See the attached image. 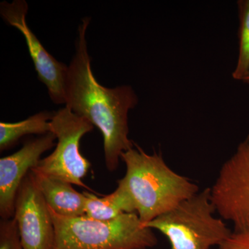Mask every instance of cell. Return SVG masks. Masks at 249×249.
I'll list each match as a JSON object with an SVG mask.
<instances>
[{"label":"cell","instance_id":"obj_1","mask_svg":"<svg viewBox=\"0 0 249 249\" xmlns=\"http://www.w3.org/2000/svg\"><path fill=\"white\" fill-rule=\"evenodd\" d=\"M90 18H85L78 27L65 83V106L101 131L106 167L113 172L121 155L134 147L129 139L128 113L138 104V97L129 85L106 88L95 78L86 38Z\"/></svg>","mask_w":249,"mask_h":249},{"label":"cell","instance_id":"obj_2","mask_svg":"<svg viewBox=\"0 0 249 249\" xmlns=\"http://www.w3.org/2000/svg\"><path fill=\"white\" fill-rule=\"evenodd\" d=\"M125 175L118 181L144 225L199 193V186L174 172L157 152L148 155L134 143L121 155Z\"/></svg>","mask_w":249,"mask_h":249},{"label":"cell","instance_id":"obj_3","mask_svg":"<svg viewBox=\"0 0 249 249\" xmlns=\"http://www.w3.org/2000/svg\"><path fill=\"white\" fill-rule=\"evenodd\" d=\"M49 211L55 227V249H147L158 243L153 230L144 227L136 213L98 221L86 215L63 217Z\"/></svg>","mask_w":249,"mask_h":249},{"label":"cell","instance_id":"obj_4","mask_svg":"<svg viewBox=\"0 0 249 249\" xmlns=\"http://www.w3.org/2000/svg\"><path fill=\"white\" fill-rule=\"evenodd\" d=\"M215 212L211 188H206L144 227L161 232L172 249H211L232 232L222 219L214 217Z\"/></svg>","mask_w":249,"mask_h":249},{"label":"cell","instance_id":"obj_5","mask_svg":"<svg viewBox=\"0 0 249 249\" xmlns=\"http://www.w3.org/2000/svg\"><path fill=\"white\" fill-rule=\"evenodd\" d=\"M51 125L58 140L56 146L32 170L91 191L83 182L91 163L82 155L80 144L81 139L94 126L66 106L54 112Z\"/></svg>","mask_w":249,"mask_h":249},{"label":"cell","instance_id":"obj_6","mask_svg":"<svg viewBox=\"0 0 249 249\" xmlns=\"http://www.w3.org/2000/svg\"><path fill=\"white\" fill-rule=\"evenodd\" d=\"M210 188L216 212L232 223V231L249 230V134L223 164Z\"/></svg>","mask_w":249,"mask_h":249},{"label":"cell","instance_id":"obj_7","mask_svg":"<svg viewBox=\"0 0 249 249\" xmlns=\"http://www.w3.org/2000/svg\"><path fill=\"white\" fill-rule=\"evenodd\" d=\"M28 4L24 0L3 1L0 4V14L9 25L21 33L27 45L37 78L45 85L51 100L57 105H65V83L68 66L59 62L46 50L27 23Z\"/></svg>","mask_w":249,"mask_h":249},{"label":"cell","instance_id":"obj_8","mask_svg":"<svg viewBox=\"0 0 249 249\" xmlns=\"http://www.w3.org/2000/svg\"><path fill=\"white\" fill-rule=\"evenodd\" d=\"M14 219L24 249H55V227L52 214L31 171L16 196Z\"/></svg>","mask_w":249,"mask_h":249},{"label":"cell","instance_id":"obj_9","mask_svg":"<svg viewBox=\"0 0 249 249\" xmlns=\"http://www.w3.org/2000/svg\"><path fill=\"white\" fill-rule=\"evenodd\" d=\"M53 132L24 142L18 151L0 160V215L14 218L15 202L19 186L31 170L38 164L41 156L55 145Z\"/></svg>","mask_w":249,"mask_h":249},{"label":"cell","instance_id":"obj_10","mask_svg":"<svg viewBox=\"0 0 249 249\" xmlns=\"http://www.w3.org/2000/svg\"><path fill=\"white\" fill-rule=\"evenodd\" d=\"M49 209L55 213L67 217L85 215L86 196L78 193L71 183L31 170Z\"/></svg>","mask_w":249,"mask_h":249},{"label":"cell","instance_id":"obj_11","mask_svg":"<svg viewBox=\"0 0 249 249\" xmlns=\"http://www.w3.org/2000/svg\"><path fill=\"white\" fill-rule=\"evenodd\" d=\"M86 196L85 215L98 221H109L124 213H135L133 203L124 188L118 186L115 191L99 197L89 192Z\"/></svg>","mask_w":249,"mask_h":249},{"label":"cell","instance_id":"obj_12","mask_svg":"<svg viewBox=\"0 0 249 249\" xmlns=\"http://www.w3.org/2000/svg\"><path fill=\"white\" fill-rule=\"evenodd\" d=\"M54 112L40 111L19 122L0 123V150L11 148L25 136L52 132L51 120Z\"/></svg>","mask_w":249,"mask_h":249},{"label":"cell","instance_id":"obj_13","mask_svg":"<svg viewBox=\"0 0 249 249\" xmlns=\"http://www.w3.org/2000/svg\"><path fill=\"white\" fill-rule=\"evenodd\" d=\"M240 27H239V54L232 77L242 80L249 68V0L237 1Z\"/></svg>","mask_w":249,"mask_h":249},{"label":"cell","instance_id":"obj_14","mask_svg":"<svg viewBox=\"0 0 249 249\" xmlns=\"http://www.w3.org/2000/svg\"><path fill=\"white\" fill-rule=\"evenodd\" d=\"M0 249H24L14 218L0 222Z\"/></svg>","mask_w":249,"mask_h":249},{"label":"cell","instance_id":"obj_15","mask_svg":"<svg viewBox=\"0 0 249 249\" xmlns=\"http://www.w3.org/2000/svg\"><path fill=\"white\" fill-rule=\"evenodd\" d=\"M217 249H249V230L232 231L230 237Z\"/></svg>","mask_w":249,"mask_h":249},{"label":"cell","instance_id":"obj_16","mask_svg":"<svg viewBox=\"0 0 249 249\" xmlns=\"http://www.w3.org/2000/svg\"><path fill=\"white\" fill-rule=\"evenodd\" d=\"M242 81L244 82L246 84L249 85V68L247 73H246L245 77H244L243 79L242 80Z\"/></svg>","mask_w":249,"mask_h":249}]
</instances>
